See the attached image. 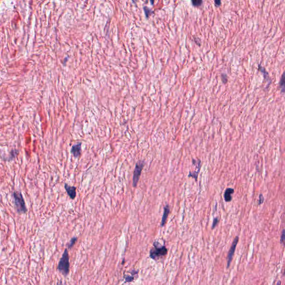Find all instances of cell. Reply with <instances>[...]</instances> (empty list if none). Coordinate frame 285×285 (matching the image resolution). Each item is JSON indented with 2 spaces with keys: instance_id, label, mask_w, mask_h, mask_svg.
Returning <instances> with one entry per match:
<instances>
[{
  "instance_id": "cell-1",
  "label": "cell",
  "mask_w": 285,
  "mask_h": 285,
  "mask_svg": "<svg viewBox=\"0 0 285 285\" xmlns=\"http://www.w3.org/2000/svg\"><path fill=\"white\" fill-rule=\"evenodd\" d=\"M58 271L61 273L64 276H67L70 271V262L69 256L67 248L65 249L63 256L59 262L57 266Z\"/></svg>"
},
{
  "instance_id": "cell-15",
  "label": "cell",
  "mask_w": 285,
  "mask_h": 285,
  "mask_svg": "<svg viewBox=\"0 0 285 285\" xmlns=\"http://www.w3.org/2000/svg\"><path fill=\"white\" fill-rule=\"evenodd\" d=\"M218 222H219V220H218V218H217V217L214 218L213 222V224H212V229H214V228L215 227V226H216L218 223Z\"/></svg>"
},
{
  "instance_id": "cell-19",
  "label": "cell",
  "mask_w": 285,
  "mask_h": 285,
  "mask_svg": "<svg viewBox=\"0 0 285 285\" xmlns=\"http://www.w3.org/2000/svg\"><path fill=\"white\" fill-rule=\"evenodd\" d=\"M215 5L218 6H219L221 4V1H218V0H217V1H215Z\"/></svg>"
},
{
  "instance_id": "cell-18",
  "label": "cell",
  "mask_w": 285,
  "mask_h": 285,
  "mask_svg": "<svg viewBox=\"0 0 285 285\" xmlns=\"http://www.w3.org/2000/svg\"><path fill=\"white\" fill-rule=\"evenodd\" d=\"M222 81L224 83H226L227 81V75L226 74H222Z\"/></svg>"
},
{
  "instance_id": "cell-17",
  "label": "cell",
  "mask_w": 285,
  "mask_h": 285,
  "mask_svg": "<svg viewBox=\"0 0 285 285\" xmlns=\"http://www.w3.org/2000/svg\"><path fill=\"white\" fill-rule=\"evenodd\" d=\"M264 201V197L263 196V195L262 194H260V195H259V201H258V205H261L262 203H263V202Z\"/></svg>"
},
{
  "instance_id": "cell-20",
  "label": "cell",
  "mask_w": 285,
  "mask_h": 285,
  "mask_svg": "<svg viewBox=\"0 0 285 285\" xmlns=\"http://www.w3.org/2000/svg\"><path fill=\"white\" fill-rule=\"evenodd\" d=\"M281 281H278V282L277 283L276 285H281Z\"/></svg>"
},
{
  "instance_id": "cell-11",
  "label": "cell",
  "mask_w": 285,
  "mask_h": 285,
  "mask_svg": "<svg viewBox=\"0 0 285 285\" xmlns=\"http://www.w3.org/2000/svg\"><path fill=\"white\" fill-rule=\"evenodd\" d=\"M131 276H125V281L126 282H131L133 281L135 278V276H136V275H137V273H138V271H135V270H133L131 271Z\"/></svg>"
},
{
  "instance_id": "cell-6",
  "label": "cell",
  "mask_w": 285,
  "mask_h": 285,
  "mask_svg": "<svg viewBox=\"0 0 285 285\" xmlns=\"http://www.w3.org/2000/svg\"><path fill=\"white\" fill-rule=\"evenodd\" d=\"M192 163H193V165H195L196 168H195V170L193 172H189V174L188 175V177H192V178H194L195 180V181H197V179H198V174L199 173L200 169H201V161L199 159H198V161H197L195 159H192Z\"/></svg>"
},
{
  "instance_id": "cell-21",
  "label": "cell",
  "mask_w": 285,
  "mask_h": 285,
  "mask_svg": "<svg viewBox=\"0 0 285 285\" xmlns=\"http://www.w3.org/2000/svg\"><path fill=\"white\" fill-rule=\"evenodd\" d=\"M58 285H63V283H62V282L60 281L59 282V284H58Z\"/></svg>"
},
{
  "instance_id": "cell-3",
  "label": "cell",
  "mask_w": 285,
  "mask_h": 285,
  "mask_svg": "<svg viewBox=\"0 0 285 285\" xmlns=\"http://www.w3.org/2000/svg\"><path fill=\"white\" fill-rule=\"evenodd\" d=\"M153 247L149 252V257L151 259L157 260L167 254L168 250L165 246H161L158 242L155 241L153 243Z\"/></svg>"
},
{
  "instance_id": "cell-7",
  "label": "cell",
  "mask_w": 285,
  "mask_h": 285,
  "mask_svg": "<svg viewBox=\"0 0 285 285\" xmlns=\"http://www.w3.org/2000/svg\"><path fill=\"white\" fill-rule=\"evenodd\" d=\"M64 187L67 192V195L70 197V198L71 199H74L76 195V188L74 186H70L66 183L65 184Z\"/></svg>"
},
{
  "instance_id": "cell-14",
  "label": "cell",
  "mask_w": 285,
  "mask_h": 285,
  "mask_svg": "<svg viewBox=\"0 0 285 285\" xmlns=\"http://www.w3.org/2000/svg\"><path fill=\"white\" fill-rule=\"evenodd\" d=\"M192 2L195 6H199L201 5L203 1L201 0H193V1H192Z\"/></svg>"
},
{
  "instance_id": "cell-5",
  "label": "cell",
  "mask_w": 285,
  "mask_h": 285,
  "mask_svg": "<svg viewBox=\"0 0 285 285\" xmlns=\"http://www.w3.org/2000/svg\"><path fill=\"white\" fill-rule=\"evenodd\" d=\"M238 240H239V237H238V236L236 237V238H235L234 241H233L231 247V248H230V249H229V251L228 252V256H227V268H228V267H229L230 265H231V263L232 260L233 256V255H234L235 251H236V248L237 245V243H238Z\"/></svg>"
},
{
  "instance_id": "cell-12",
  "label": "cell",
  "mask_w": 285,
  "mask_h": 285,
  "mask_svg": "<svg viewBox=\"0 0 285 285\" xmlns=\"http://www.w3.org/2000/svg\"><path fill=\"white\" fill-rule=\"evenodd\" d=\"M77 240V237H73V238L71 239L70 241L69 242V244L67 245V247H68V249H71L72 248V247L74 246V245L75 244V243L76 242Z\"/></svg>"
},
{
  "instance_id": "cell-16",
  "label": "cell",
  "mask_w": 285,
  "mask_h": 285,
  "mask_svg": "<svg viewBox=\"0 0 285 285\" xmlns=\"http://www.w3.org/2000/svg\"><path fill=\"white\" fill-rule=\"evenodd\" d=\"M285 230H284V229H283V230H282V232L281 236V239H280V242H281V243H284V241H285Z\"/></svg>"
},
{
  "instance_id": "cell-2",
  "label": "cell",
  "mask_w": 285,
  "mask_h": 285,
  "mask_svg": "<svg viewBox=\"0 0 285 285\" xmlns=\"http://www.w3.org/2000/svg\"><path fill=\"white\" fill-rule=\"evenodd\" d=\"M14 198V205L16 212L19 214H24L27 209L25 205L23 196L20 192H14L12 193Z\"/></svg>"
},
{
  "instance_id": "cell-4",
  "label": "cell",
  "mask_w": 285,
  "mask_h": 285,
  "mask_svg": "<svg viewBox=\"0 0 285 285\" xmlns=\"http://www.w3.org/2000/svg\"><path fill=\"white\" fill-rule=\"evenodd\" d=\"M144 161H137L135 165V167L134 169V174L133 177V186L134 187H136L137 185V183L139 181V178L141 177V171L144 166Z\"/></svg>"
},
{
  "instance_id": "cell-13",
  "label": "cell",
  "mask_w": 285,
  "mask_h": 285,
  "mask_svg": "<svg viewBox=\"0 0 285 285\" xmlns=\"http://www.w3.org/2000/svg\"><path fill=\"white\" fill-rule=\"evenodd\" d=\"M280 86L281 89V91L282 93H284L285 91V79H284V74L282 75L281 77V80L280 81Z\"/></svg>"
},
{
  "instance_id": "cell-10",
  "label": "cell",
  "mask_w": 285,
  "mask_h": 285,
  "mask_svg": "<svg viewBox=\"0 0 285 285\" xmlns=\"http://www.w3.org/2000/svg\"><path fill=\"white\" fill-rule=\"evenodd\" d=\"M235 192V191L233 188H228L226 189L224 193V198L225 201L227 202H229L232 199V195H233Z\"/></svg>"
},
{
  "instance_id": "cell-8",
  "label": "cell",
  "mask_w": 285,
  "mask_h": 285,
  "mask_svg": "<svg viewBox=\"0 0 285 285\" xmlns=\"http://www.w3.org/2000/svg\"><path fill=\"white\" fill-rule=\"evenodd\" d=\"M71 152L75 158H79L81 153V142L74 145L71 148Z\"/></svg>"
},
{
  "instance_id": "cell-9",
  "label": "cell",
  "mask_w": 285,
  "mask_h": 285,
  "mask_svg": "<svg viewBox=\"0 0 285 285\" xmlns=\"http://www.w3.org/2000/svg\"><path fill=\"white\" fill-rule=\"evenodd\" d=\"M169 212H170L169 206L168 205H167L164 207V212H163V217L161 218V227H163L165 224V223L167 222V219L168 218V215L169 214Z\"/></svg>"
}]
</instances>
